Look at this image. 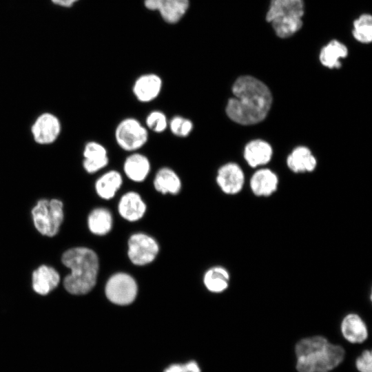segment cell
Instances as JSON below:
<instances>
[{"instance_id":"1","label":"cell","mask_w":372,"mask_h":372,"mask_svg":"<svg viewBox=\"0 0 372 372\" xmlns=\"http://www.w3.org/2000/svg\"><path fill=\"white\" fill-rule=\"evenodd\" d=\"M234 97L225 107L227 116L243 125L258 123L266 117L272 103V96L267 86L251 76L238 78L232 86Z\"/></svg>"},{"instance_id":"2","label":"cell","mask_w":372,"mask_h":372,"mask_svg":"<svg viewBox=\"0 0 372 372\" xmlns=\"http://www.w3.org/2000/svg\"><path fill=\"white\" fill-rule=\"evenodd\" d=\"M295 351L299 372H327L338 366L344 356L342 347L331 344L321 335L302 339Z\"/></svg>"},{"instance_id":"3","label":"cell","mask_w":372,"mask_h":372,"mask_svg":"<svg viewBox=\"0 0 372 372\" xmlns=\"http://www.w3.org/2000/svg\"><path fill=\"white\" fill-rule=\"evenodd\" d=\"M62 262L71 270L63 282L68 292L83 295L93 289L99 271V259L94 251L86 247L70 249L63 254Z\"/></svg>"},{"instance_id":"4","label":"cell","mask_w":372,"mask_h":372,"mask_svg":"<svg viewBox=\"0 0 372 372\" xmlns=\"http://www.w3.org/2000/svg\"><path fill=\"white\" fill-rule=\"evenodd\" d=\"M304 12L303 0H271L266 15L267 22L280 38H288L302 25Z\"/></svg>"},{"instance_id":"5","label":"cell","mask_w":372,"mask_h":372,"mask_svg":"<svg viewBox=\"0 0 372 372\" xmlns=\"http://www.w3.org/2000/svg\"><path fill=\"white\" fill-rule=\"evenodd\" d=\"M63 204L56 198L41 199L32 209L37 229L43 235L55 236L63 220Z\"/></svg>"},{"instance_id":"6","label":"cell","mask_w":372,"mask_h":372,"mask_svg":"<svg viewBox=\"0 0 372 372\" xmlns=\"http://www.w3.org/2000/svg\"><path fill=\"white\" fill-rule=\"evenodd\" d=\"M114 137L123 150L134 152L144 146L148 140V132L135 118L123 119L116 126Z\"/></svg>"},{"instance_id":"7","label":"cell","mask_w":372,"mask_h":372,"mask_svg":"<svg viewBox=\"0 0 372 372\" xmlns=\"http://www.w3.org/2000/svg\"><path fill=\"white\" fill-rule=\"evenodd\" d=\"M137 285L134 279L125 273H118L110 278L105 285L108 300L118 305H127L136 298Z\"/></svg>"},{"instance_id":"8","label":"cell","mask_w":372,"mask_h":372,"mask_svg":"<svg viewBox=\"0 0 372 372\" xmlns=\"http://www.w3.org/2000/svg\"><path fill=\"white\" fill-rule=\"evenodd\" d=\"M158 252V245L151 236L145 234H133L128 241V256L136 265H145L152 262Z\"/></svg>"},{"instance_id":"9","label":"cell","mask_w":372,"mask_h":372,"mask_svg":"<svg viewBox=\"0 0 372 372\" xmlns=\"http://www.w3.org/2000/svg\"><path fill=\"white\" fill-rule=\"evenodd\" d=\"M61 131V124L56 116L50 112L40 114L31 126L34 141L40 145L53 143Z\"/></svg>"},{"instance_id":"10","label":"cell","mask_w":372,"mask_h":372,"mask_svg":"<svg viewBox=\"0 0 372 372\" xmlns=\"http://www.w3.org/2000/svg\"><path fill=\"white\" fill-rule=\"evenodd\" d=\"M245 181L241 168L234 163L222 165L217 172L216 183L220 189L227 194L240 192Z\"/></svg>"},{"instance_id":"11","label":"cell","mask_w":372,"mask_h":372,"mask_svg":"<svg viewBox=\"0 0 372 372\" xmlns=\"http://www.w3.org/2000/svg\"><path fill=\"white\" fill-rule=\"evenodd\" d=\"M163 86L162 79L156 74H147L139 76L134 82L132 92L141 103H149L160 94Z\"/></svg>"},{"instance_id":"12","label":"cell","mask_w":372,"mask_h":372,"mask_svg":"<svg viewBox=\"0 0 372 372\" xmlns=\"http://www.w3.org/2000/svg\"><path fill=\"white\" fill-rule=\"evenodd\" d=\"M83 156L82 165L88 174H94L105 167L109 163L107 149L96 141H90L85 144Z\"/></svg>"},{"instance_id":"13","label":"cell","mask_w":372,"mask_h":372,"mask_svg":"<svg viewBox=\"0 0 372 372\" xmlns=\"http://www.w3.org/2000/svg\"><path fill=\"white\" fill-rule=\"evenodd\" d=\"M145 7L159 10L162 17L168 23L179 21L185 13L188 0H145Z\"/></svg>"},{"instance_id":"14","label":"cell","mask_w":372,"mask_h":372,"mask_svg":"<svg viewBox=\"0 0 372 372\" xmlns=\"http://www.w3.org/2000/svg\"><path fill=\"white\" fill-rule=\"evenodd\" d=\"M340 329L343 337L351 343H362L367 339L368 329L362 318L350 313L342 319Z\"/></svg>"},{"instance_id":"15","label":"cell","mask_w":372,"mask_h":372,"mask_svg":"<svg viewBox=\"0 0 372 372\" xmlns=\"http://www.w3.org/2000/svg\"><path fill=\"white\" fill-rule=\"evenodd\" d=\"M151 164L143 154L134 152L129 155L123 163V172L127 178L133 182L141 183L148 176Z\"/></svg>"},{"instance_id":"16","label":"cell","mask_w":372,"mask_h":372,"mask_svg":"<svg viewBox=\"0 0 372 372\" xmlns=\"http://www.w3.org/2000/svg\"><path fill=\"white\" fill-rule=\"evenodd\" d=\"M120 215L127 220L136 221L141 219L146 211V205L141 196L135 192L123 194L118 205Z\"/></svg>"},{"instance_id":"17","label":"cell","mask_w":372,"mask_h":372,"mask_svg":"<svg viewBox=\"0 0 372 372\" xmlns=\"http://www.w3.org/2000/svg\"><path fill=\"white\" fill-rule=\"evenodd\" d=\"M153 185L154 189L163 194H177L182 187L181 180L178 174L168 167H163L156 172Z\"/></svg>"},{"instance_id":"18","label":"cell","mask_w":372,"mask_h":372,"mask_svg":"<svg viewBox=\"0 0 372 372\" xmlns=\"http://www.w3.org/2000/svg\"><path fill=\"white\" fill-rule=\"evenodd\" d=\"M60 280L59 274L52 267L42 265L32 273V287L35 292L46 295L53 290Z\"/></svg>"},{"instance_id":"19","label":"cell","mask_w":372,"mask_h":372,"mask_svg":"<svg viewBox=\"0 0 372 372\" xmlns=\"http://www.w3.org/2000/svg\"><path fill=\"white\" fill-rule=\"evenodd\" d=\"M277 176L267 169L257 171L251 177L250 187L252 192L257 196H269L275 192L278 187Z\"/></svg>"},{"instance_id":"20","label":"cell","mask_w":372,"mask_h":372,"mask_svg":"<svg viewBox=\"0 0 372 372\" xmlns=\"http://www.w3.org/2000/svg\"><path fill=\"white\" fill-rule=\"evenodd\" d=\"M123 184L121 174L112 169L103 174L95 182V190L99 197L109 200L112 198Z\"/></svg>"},{"instance_id":"21","label":"cell","mask_w":372,"mask_h":372,"mask_svg":"<svg viewBox=\"0 0 372 372\" xmlns=\"http://www.w3.org/2000/svg\"><path fill=\"white\" fill-rule=\"evenodd\" d=\"M272 156L271 145L262 140H254L245 147L244 157L253 167L267 163Z\"/></svg>"},{"instance_id":"22","label":"cell","mask_w":372,"mask_h":372,"mask_svg":"<svg viewBox=\"0 0 372 372\" xmlns=\"http://www.w3.org/2000/svg\"><path fill=\"white\" fill-rule=\"evenodd\" d=\"M289 168L294 172H311L316 166V160L306 147H298L287 160Z\"/></svg>"},{"instance_id":"23","label":"cell","mask_w":372,"mask_h":372,"mask_svg":"<svg viewBox=\"0 0 372 372\" xmlns=\"http://www.w3.org/2000/svg\"><path fill=\"white\" fill-rule=\"evenodd\" d=\"M348 54L347 48L342 43L333 40L324 46L320 52V61L330 69L341 67L340 59Z\"/></svg>"},{"instance_id":"24","label":"cell","mask_w":372,"mask_h":372,"mask_svg":"<svg viewBox=\"0 0 372 372\" xmlns=\"http://www.w3.org/2000/svg\"><path fill=\"white\" fill-rule=\"evenodd\" d=\"M229 273L223 267H214L206 271L203 282L206 288L213 293H221L229 287Z\"/></svg>"},{"instance_id":"25","label":"cell","mask_w":372,"mask_h":372,"mask_svg":"<svg viewBox=\"0 0 372 372\" xmlns=\"http://www.w3.org/2000/svg\"><path fill=\"white\" fill-rule=\"evenodd\" d=\"M87 223L91 232L96 235H105L112 229V214L105 208H96L90 214Z\"/></svg>"},{"instance_id":"26","label":"cell","mask_w":372,"mask_h":372,"mask_svg":"<svg viewBox=\"0 0 372 372\" xmlns=\"http://www.w3.org/2000/svg\"><path fill=\"white\" fill-rule=\"evenodd\" d=\"M354 38L360 43H369L372 40V17L363 14L353 22Z\"/></svg>"},{"instance_id":"27","label":"cell","mask_w":372,"mask_h":372,"mask_svg":"<svg viewBox=\"0 0 372 372\" xmlns=\"http://www.w3.org/2000/svg\"><path fill=\"white\" fill-rule=\"evenodd\" d=\"M168 127L176 136L185 138L190 134L194 125L190 119L177 115L173 116L168 122Z\"/></svg>"},{"instance_id":"28","label":"cell","mask_w":372,"mask_h":372,"mask_svg":"<svg viewBox=\"0 0 372 372\" xmlns=\"http://www.w3.org/2000/svg\"><path fill=\"white\" fill-rule=\"evenodd\" d=\"M145 123L147 127L155 133H162L168 127L167 116L160 110H154L148 114Z\"/></svg>"},{"instance_id":"29","label":"cell","mask_w":372,"mask_h":372,"mask_svg":"<svg viewBox=\"0 0 372 372\" xmlns=\"http://www.w3.org/2000/svg\"><path fill=\"white\" fill-rule=\"evenodd\" d=\"M163 372H201L198 364L194 360L185 363H174L166 367Z\"/></svg>"},{"instance_id":"30","label":"cell","mask_w":372,"mask_h":372,"mask_svg":"<svg viewBox=\"0 0 372 372\" xmlns=\"http://www.w3.org/2000/svg\"><path fill=\"white\" fill-rule=\"evenodd\" d=\"M356 367L360 372H372L371 352L365 350L356 360Z\"/></svg>"},{"instance_id":"31","label":"cell","mask_w":372,"mask_h":372,"mask_svg":"<svg viewBox=\"0 0 372 372\" xmlns=\"http://www.w3.org/2000/svg\"><path fill=\"white\" fill-rule=\"evenodd\" d=\"M76 1L78 0H52L54 3L64 7H70Z\"/></svg>"}]
</instances>
